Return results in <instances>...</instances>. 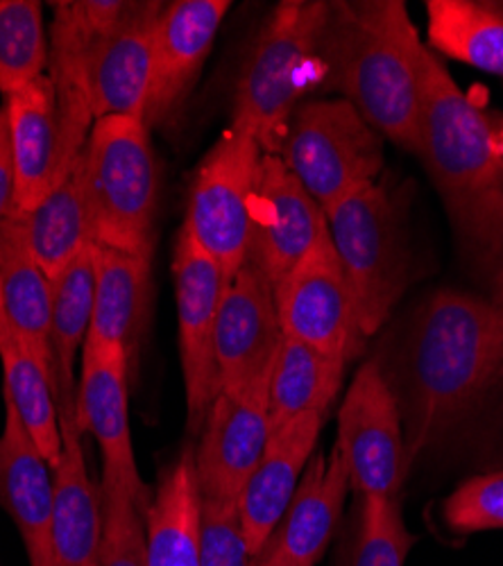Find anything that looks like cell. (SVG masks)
Returning <instances> with one entry per match:
<instances>
[{"label": "cell", "instance_id": "6da1fadb", "mask_svg": "<svg viewBox=\"0 0 503 566\" xmlns=\"http://www.w3.org/2000/svg\"><path fill=\"white\" fill-rule=\"evenodd\" d=\"M406 467L503 384V311L461 291L431 295L406 354Z\"/></svg>", "mask_w": 503, "mask_h": 566}, {"label": "cell", "instance_id": "7a4b0ae2", "mask_svg": "<svg viewBox=\"0 0 503 566\" xmlns=\"http://www.w3.org/2000/svg\"><path fill=\"white\" fill-rule=\"evenodd\" d=\"M427 45L401 0L332 3L323 41L325 86L384 138L420 153Z\"/></svg>", "mask_w": 503, "mask_h": 566}, {"label": "cell", "instance_id": "3957f363", "mask_svg": "<svg viewBox=\"0 0 503 566\" xmlns=\"http://www.w3.org/2000/svg\"><path fill=\"white\" fill-rule=\"evenodd\" d=\"M453 224L490 261L503 241V164L488 114L455 84L427 45L420 153Z\"/></svg>", "mask_w": 503, "mask_h": 566}, {"label": "cell", "instance_id": "277c9868", "mask_svg": "<svg viewBox=\"0 0 503 566\" xmlns=\"http://www.w3.org/2000/svg\"><path fill=\"white\" fill-rule=\"evenodd\" d=\"M332 3L286 0L263 23L243 66L234 127L250 132L263 155H280L293 114L306 93L325 84L323 41Z\"/></svg>", "mask_w": 503, "mask_h": 566}, {"label": "cell", "instance_id": "5b68a950", "mask_svg": "<svg viewBox=\"0 0 503 566\" xmlns=\"http://www.w3.org/2000/svg\"><path fill=\"white\" fill-rule=\"evenodd\" d=\"M82 159L91 243L153 261L159 172L146 120H96Z\"/></svg>", "mask_w": 503, "mask_h": 566}, {"label": "cell", "instance_id": "8992f818", "mask_svg": "<svg viewBox=\"0 0 503 566\" xmlns=\"http://www.w3.org/2000/svg\"><path fill=\"white\" fill-rule=\"evenodd\" d=\"M327 229L356 302L365 338L375 336L408 283V250L397 209L381 184L332 205Z\"/></svg>", "mask_w": 503, "mask_h": 566}, {"label": "cell", "instance_id": "52a82bcc", "mask_svg": "<svg viewBox=\"0 0 503 566\" xmlns=\"http://www.w3.org/2000/svg\"><path fill=\"white\" fill-rule=\"evenodd\" d=\"M286 168L325 211L384 168V136L345 98L306 101L291 118L280 153Z\"/></svg>", "mask_w": 503, "mask_h": 566}, {"label": "cell", "instance_id": "ba28073f", "mask_svg": "<svg viewBox=\"0 0 503 566\" xmlns=\"http://www.w3.org/2000/svg\"><path fill=\"white\" fill-rule=\"evenodd\" d=\"M261 159L256 138L232 125L202 159L191 188L181 231L220 263L227 281L239 272L250 252Z\"/></svg>", "mask_w": 503, "mask_h": 566}, {"label": "cell", "instance_id": "9c48e42d", "mask_svg": "<svg viewBox=\"0 0 503 566\" xmlns=\"http://www.w3.org/2000/svg\"><path fill=\"white\" fill-rule=\"evenodd\" d=\"M274 304L284 336L336 360H354L368 340L329 229L282 281L274 283Z\"/></svg>", "mask_w": 503, "mask_h": 566}, {"label": "cell", "instance_id": "30bf717a", "mask_svg": "<svg viewBox=\"0 0 503 566\" xmlns=\"http://www.w3.org/2000/svg\"><path fill=\"white\" fill-rule=\"evenodd\" d=\"M338 449L349 488L363 499H392L408 474L401 415L375 360L365 363L345 392L338 415Z\"/></svg>", "mask_w": 503, "mask_h": 566}, {"label": "cell", "instance_id": "8fae6325", "mask_svg": "<svg viewBox=\"0 0 503 566\" xmlns=\"http://www.w3.org/2000/svg\"><path fill=\"white\" fill-rule=\"evenodd\" d=\"M179 360L185 376L189 431L200 436L207 412L218 395L216 319L227 276L187 231H179L172 261Z\"/></svg>", "mask_w": 503, "mask_h": 566}, {"label": "cell", "instance_id": "7c38bea8", "mask_svg": "<svg viewBox=\"0 0 503 566\" xmlns=\"http://www.w3.org/2000/svg\"><path fill=\"white\" fill-rule=\"evenodd\" d=\"M53 8L49 77L57 93V181H62L73 161L82 155L96 123L86 84L91 51L98 36L118 21L127 3L123 0H71V3H55Z\"/></svg>", "mask_w": 503, "mask_h": 566}, {"label": "cell", "instance_id": "4fadbf2b", "mask_svg": "<svg viewBox=\"0 0 503 566\" xmlns=\"http://www.w3.org/2000/svg\"><path fill=\"white\" fill-rule=\"evenodd\" d=\"M129 360L120 345L91 343L82 347L75 419L91 433L103 453V479L123 485L136 501L148 505L153 494L136 467L129 427Z\"/></svg>", "mask_w": 503, "mask_h": 566}, {"label": "cell", "instance_id": "5bb4252c", "mask_svg": "<svg viewBox=\"0 0 503 566\" xmlns=\"http://www.w3.org/2000/svg\"><path fill=\"white\" fill-rule=\"evenodd\" d=\"M268 381L270 374L241 390H220L216 395L196 447L205 499L239 501L259 464L272 436Z\"/></svg>", "mask_w": 503, "mask_h": 566}, {"label": "cell", "instance_id": "9a60e30c", "mask_svg": "<svg viewBox=\"0 0 503 566\" xmlns=\"http://www.w3.org/2000/svg\"><path fill=\"white\" fill-rule=\"evenodd\" d=\"M274 286L254 259L227 281L216 319L218 392L241 390L270 374L282 343Z\"/></svg>", "mask_w": 503, "mask_h": 566}, {"label": "cell", "instance_id": "2e32d148", "mask_svg": "<svg viewBox=\"0 0 503 566\" xmlns=\"http://www.w3.org/2000/svg\"><path fill=\"white\" fill-rule=\"evenodd\" d=\"M161 3H127L118 21L107 28L88 57V103L94 118H144L153 84L155 34Z\"/></svg>", "mask_w": 503, "mask_h": 566}, {"label": "cell", "instance_id": "e0dca14e", "mask_svg": "<svg viewBox=\"0 0 503 566\" xmlns=\"http://www.w3.org/2000/svg\"><path fill=\"white\" fill-rule=\"evenodd\" d=\"M325 231V209L306 193L280 155H263L248 256L259 263L272 286L308 254Z\"/></svg>", "mask_w": 503, "mask_h": 566}, {"label": "cell", "instance_id": "ac0fdd59", "mask_svg": "<svg viewBox=\"0 0 503 566\" xmlns=\"http://www.w3.org/2000/svg\"><path fill=\"white\" fill-rule=\"evenodd\" d=\"M230 8V0H175L164 6L144 116L150 129L168 125L185 105Z\"/></svg>", "mask_w": 503, "mask_h": 566}, {"label": "cell", "instance_id": "d6986e66", "mask_svg": "<svg viewBox=\"0 0 503 566\" xmlns=\"http://www.w3.org/2000/svg\"><path fill=\"white\" fill-rule=\"evenodd\" d=\"M347 492V462L334 444L327 455L308 462L286 514L254 555L252 566H315L340 524Z\"/></svg>", "mask_w": 503, "mask_h": 566}, {"label": "cell", "instance_id": "ffe728a7", "mask_svg": "<svg viewBox=\"0 0 503 566\" xmlns=\"http://www.w3.org/2000/svg\"><path fill=\"white\" fill-rule=\"evenodd\" d=\"M0 505L21 533L30 566H55L53 467L41 455L17 408L8 399L6 427L0 436Z\"/></svg>", "mask_w": 503, "mask_h": 566}, {"label": "cell", "instance_id": "44dd1931", "mask_svg": "<svg viewBox=\"0 0 503 566\" xmlns=\"http://www.w3.org/2000/svg\"><path fill=\"white\" fill-rule=\"evenodd\" d=\"M325 419L327 415L308 412L272 431L259 464L239 496L241 522L254 555L286 514Z\"/></svg>", "mask_w": 503, "mask_h": 566}, {"label": "cell", "instance_id": "7402d4cb", "mask_svg": "<svg viewBox=\"0 0 503 566\" xmlns=\"http://www.w3.org/2000/svg\"><path fill=\"white\" fill-rule=\"evenodd\" d=\"M60 429L62 453L53 467V562L55 566H98L103 499L88 476L75 415H62Z\"/></svg>", "mask_w": 503, "mask_h": 566}, {"label": "cell", "instance_id": "603a6c76", "mask_svg": "<svg viewBox=\"0 0 503 566\" xmlns=\"http://www.w3.org/2000/svg\"><path fill=\"white\" fill-rule=\"evenodd\" d=\"M6 109L17 179L14 202L19 211H30L57 181L60 118L53 80L36 77L6 98Z\"/></svg>", "mask_w": 503, "mask_h": 566}, {"label": "cell", "instance_id": "cb8c5ba5", "mask_svg": "<svg viewBox=\"0 0 503 566\" xmlns=\"http://www.w3.org/2000/svg\"><path fill=\"white\" fill-rule=\"evenodd\" d=\"M0 302L21 343L53 374V286L30 252L19 209L0 222Z\"/></svg>", "mask_w": 503, "mask_h": 566}, {"label": "cell", "instance_id": "d4e9b609", "mask_svg": "<svg viewBox=\"0 0 503 566\" xmlns=\"http://www.w3.org/2000/svg\"><path fill=\"white\" fill-rule=\"evenodd\" d=\"M148 302L150 259L114 248H98L96 300L86 340L120 345L127 354L129 371H136L139 365Z\"/></svg>", "mask_w": 503, "mask_h": 566}, {"label": "cell", "instance_id": "484cf974", "mask_svg": "<svg viewBox=\"0 0 503 566\" xmlns=\"http://www.w3.org/2000/svg\"><path fill=\"white\" fill-rule=\"evenodd\" d=\"M200 524L196 449L185 447L161 474L146 510L148 566H200Z\"/></svg>", "mask_w": 503, "mask_h": 566}, {"label": "cell", "instance_id": "4316f807", "mask_svg": "<svg viewBox=\"0 0 503 566\" xmlns=\"http://www.w3.org/2000/svg\"><path fill=\"white\" fill-rule=\"evenodd\" d=\"M96 254L98 248L88 245L60 276L53 286V322H51V352H53V384L60 417L75 415V358L86 343L91 315L96 300Z\"/></svg>", "mask_w": 503, "mask_h": 566}, {"label": "cell", "instance_id": "83f0119b", "mask_svg": "<svg viewBox=\"0 0 503 566\" xmlns=\"http://www.w3.org/2000/svg\"><path fill=\"white\" fill-rule=\"evenodd\" d=\"M21 218L30 252L51 281L88 245H94L88 229L82 155L34 209L21 211Z\"/></svg>", "mask_w": 503, "mask_h": 566}, {"label": "cell", "instance_id": "f1b7e54d", "mask_svg": "<svg viewBox=\"0 0 503 566\" xmlns=\"http://www.w3.org/2000/svg\"><path fill=\"white\" fill-rule=\"evenodd\" d=\"M0 363H3L6 399L17 408L41 455L55 467L62 453V429L53 374L21 343L3 302H0Z\"/></svg>", "mask_w": 503, "mask_h": 566}, {"label": "cell", "instance_id": "f546056e", "mask_svg": "<svg viewBox=\"0 0 503 566\" xmlns=\"http://www.w3.org/2000/svg\"><path fill=\"white\" fill-rule=\"evenodd\" d=\"M345 367L343 360L282 336L268 381L272 431L308 412L327 415L340 392Z\"/></svg>", "mask_w": 503, "mask_h": 566}, {"label": "cell", "instance_id": "4dcf8cb0", "mask_svg": "<svg viewBox=\"0 0 503 566\" xmlns=\"http://www.w3.org/2000/svg\"><path fill=\"white\" fill-rule=\"evenodd\" d=\"M431 51L503 77V6L481 0H429Z\"/></svg>", "mask_w": 503, "mask_h": 566}, {"label": "cell", "instance_id": "1f68e13d", "mask_svg": "<svg viewBox=\"0 0 503 566\" xmlns=\"http://www.w3.org/2000/svg\"><path fill=\"white\" fill-rule=\"evenodd\" d=\"M49 53L41 3L0 0V91L6 98L43 75Z\"/></svg>", "mask_w": 503, "mask_h": 566}, {"label": "cell", "instance_id": "d6a6232c", "mask_svg": "<svg viewBox=\"0 0 503 566\" xmlns=\"http://www.w3.org/2000/svg\"><path fill=\"white\" fill-rule=\"evenodd\" d=\"M103 537L98 566H148L146 510L123 485L103 479Z\"/></svg>", "mask_w": 503, "mask_h": 566}, {"label": "cell", "instance_id": "836d02e7", "mask_svg": "<svg viewBox=\"0 0 503 566\" xmlns=\"http://www.w3.org/2000/svg\"><path fill=\"white\" fill-rule=\"evenodd\" d=\"M413 535L408 533L399 503L392 499H363L349 566H404Z\"/></svg>", "mask_w": 503, "mask_h": 566}, {"label": "cell", "instance_id": "e575fe53", "mask_svg": "<svg viewBox=\"0 0 503 566\" xmlns=\"http://www.w3.org/2000/svg\"><path fill=\"white\" fill-rule=\"evenodd\" d=\"M250 548L239 501L205 499L200 524V566H252Z\"/></svg>", "mask_w": 503, "mask_h": 566}, {"label": "cell", "instance_id": "d590c367", "mask_svg": "<svg viewBox=\"0 0 503 566\" xmlns=\"http://www.w3.org/2000/svg\"><path fill=\"white\" fill-rule=\"evenodd\" d=\"M444 522L461 535L503 531V469L468 479L442 507Z\"/></svg>", "mask_w": 503, "mask_h": 566}, {"label": "cell", "instance_id": "8d00e7d4", "mask_svg": "<svg viewBox=\"0 0 503 566\" xmlns=\"http://www.w3.org/2000/svg\"><path fill=\"white\" fill-rule=\"evenodd\" d=\"M14 159H12V146H10V125H8V109L6 105L0 107V222H3L14 209Z\"/></svg>", "mask_w": 503, "mask_h": 566}, {"label": "cell", "instance_id": "74e56055", "mask_svg": "<svg viewBox=\"0 0 503 566\" xmlns=\"http://www.w3.org/2000/svg\"><path fill=\"white\" fill-rule=\"evenodd\" d=\"M485 265L490 272V300L503 311V241Z\"/></svg>", "mask_w": 503, "mask_h": 566}, {"label": "cell", "instance_id": "f35d334b", "mask_svg": "<svg viewBox=\"0 0 503 566\" xmlns=\"http://www.w3.org/2000/svg\"><path fill=\"white\" fill-rule=\"evenodd\" d=\"M488 120L492 125V132H494V138H496V148H499V157H501V164H503V114L492 112V114H488Z\"/></svg>", "mask_w": 503, "mask_h": 566}]
</instances>
